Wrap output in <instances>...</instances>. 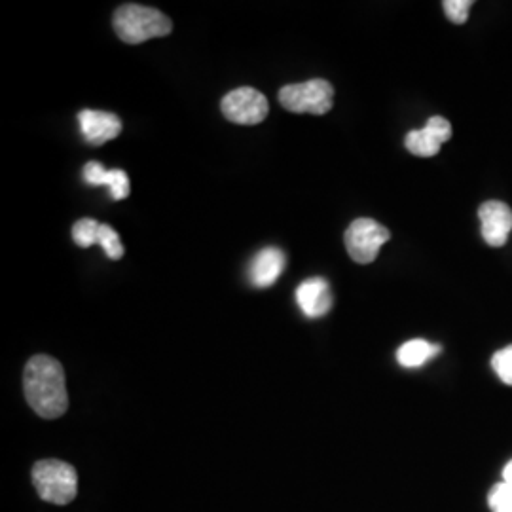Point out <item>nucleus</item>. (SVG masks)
Here are the masks:
<instances>
[{
  "instance_id": "obj_13",
  "label": "nucleus",
  "mask_w": 512,
  "mask_h": 512,
  "mask_svg": "<svg viewBox=\"0 0 512 512\" xmlns=\"http://www.w3.org/2000/svg\"><path fill=\"white\" fill-rule=\"evenodd\" d=\"M440 353V346H435L427 340H410L403 344L397 351V361L404 368H420L427 361H431L433 357H437Z\"/></svg>"
},
{
  "instance_id": "obj_6",
  "label": "nucleus",
  "mask_w": 512,
  "mask_h": 512,
  "mask_svg": "<svg viewBox=\"0 0 512 512\" xmlns=\"http://www.w3.org/2000/svg\"><path fill=\"white\" fill-rule=\"evenodd\" d=\"M222 114L226 120L241 124V126H256L266 120L270 105L264 93L255 88H238L234 92L226 93L220 103Z\"/></svg>"
},
{
  "instance_id": "obj_18",
  "label": "nucleus",
  "mask_w": 512,
  "mask_h": 512,
  "mask_svg": "<svg viewBox=\"0 0 512 512\" xmlns=\"http://www.w3.org/2000/svg\"><path fill=\"white\" fill-rule=\"evenodd\" d=\"M442 6H444V12L450 21H454L456 25H463L469 18L473 0H446Z\"/></svg>"
},
{
  "instance_id": "obj_8",
  "label": "nucleus",
  "mask_w": 512,
  "mask_h": 512,
  "mask_svg": "<svg viewBox=\"0 0 512 512\" xmlns=\"http://www.w3.org/2000/svg\"><path fill=\"white\" fill-rule=\"evenodd\" d=\"M482 238L492 247H503L512 232V211L507 203L486 202L478 209Z\"/></svg>"
},
{
  "instance_id": "obj_7",
  "label": "nucleus",
  "mask_w": 512,
  "mask_h": 512,
  "mask_svg": "<svg viewBox=\"0 0 512 512\" xmlns=\"http://www.w3.org/2000/svg\"><path fill=\"white\" fill-rule=\"evenodd\" d=\"M452 124L442 116H433L427 120L425 128L414 129L406 135L404 147L408 152L420 158H433L440 152V147L450 141Z\"/></svg>"
},
{
  "instance_id": "obj_15",
  "label": "nucleus",
  "mask_w": 512,
  "mask_h": 512,
  "mask_svg": "<svg viewBox=\"0 0 512 512\" xmlns=\"http://www.w3.org/2000/svg\"><path fill=\"white\" fill-rule=\"evenodd\" d=\"M103 247V251L107 253L112 260H120L124 256V247L120 243V236L114 228H110L109 224H101L99 230V243Z\"/></svg>"
},
{
  "instance_id": "obj_16",
  "label": "nucleus",
  "mask_w": 512,
  "mask_h": 512,
  "mask_svg": "<svg viewBox=\"0 0 512 512\" xmlns=\"http://www.w3.org/2000/svg\"><path fill=\"white\" fill-rule=\"evenodd\" d=\"M488 505L492 512H512V486L499 482L490 490Z\"/></svg>"
},
{
  "instance_id": "obj_12",
  "label": "nucleus",
  "mask_w": 512,
  "mask_h": 512,
  "mask_svg": "<svg viewBox=\"0 0 512 512\" xmlns=\"http://www.w3.org/2000/svg\"><path fill=\"white\" fill-rule=\"evenodd\" d=\"M84 181L90 186H109L112 200L120 202L129 196V177L122 169H110L107 171L99 162H90L84 167L82 173Z\"/></svg>"
},
{
  "instance_id": "obj_2",
  "label": "nucleus",
  "mask_w": 512,
  "mask_h": 512,
  "mask_svg": "<svg viewBox=\"0 0 512 512\" xmlns=\"http://www.w3.org/2000/svg\"><path fill=\"white\" fill-rule=\"evenodd\" d=\"M116 35L126 44H141L150 38L167 37L173 31L171 19L156 8L122 4L112 18Z\"/></svg>"
},
{
  "instance_id": "obj_10",
  "label": "nucleus",
  "mask_w": 512,
  "mask_h": 512,
  "mask_svg": "<svg viewBox=\"0 0 512 512\" xmlns=\"http://www.w3.org/2000/svg\"><path fill=\"white\" fill-rule=\"evenodd\" d=\"M296 302L302 313L311 319L323 317L332 308V293L327 279L311 277L296 289Z\"/></svg>"
},
{
  "instance_id": "obj_9",
  "label": "nucleus",
  "mask_w": 512,
  "mask_h": 512,
  "mask_svg": "<svg viewBox=\"0 0 512 512\" xmlns=\"http://www.w3.org/2000/svg\"><path fill=\"white\" fill-rule=\"evenodd\" d=\"M78 122H80L82 137L92 147H101V145L109 143V141L116 139L122 133V122L112 112L90 109L82 110L78 114Z\"/></svg>"
},
{
  "instance_id": "obj_5",
  "label": "nucleus",
  "mask_w": 512,
  "mask_h": 512,
  "mask_svg": "<svg viewBox=\"0 0 512 512\" xmlns=\"http://www.w3.org/2000/svg\"><path fill=\"white\" fill-rule=\"evenodd\" d=\"M391 239V232L380 222L372 219H357L346 230V247L357 264H370L376 260L382 245Z\"/></svg>"
},
{
  "instance_id": "obj_14",
  "label": "nucleus",
  "mask_w": 512,
  "mask_h": 512,
  "mask_svg": "<svg viewBox=\"0 0 512 512\" xmlns=\"http://www.w3.org/2000/svg\"><path fill=\"white\" fill-rule=\"evenodd\" d=\"M101 224L93 219H80L73 226L74 243L82 249H88L99 243Z\"/></svg>"
},
{
  "instance_id": "obj_1",
  "label": "nucleus",
  "mask_w": 512,
  "mask_h": 512,
  "mask_svg": "<svg viewBox=\"0 0 512 512\" xmlns=\"http://www.w3.org/2000/svg\"><path fill=\"white\" fill-rule=\"evenodd\" d=\"M23 389L29 406L44 420H57L69 408L65 370L50 355H35L23 372Z\"/></svg>"
},
{
  "instance_id": "obj_11",
  "label": "nucleus",
  "mask_w": 512,
  "mask_h": 512,
  "mask_svg": "<svg viewBox=\"0 0 512 512\" xmlns=\"http://www.w3.org/2000/svg\"><path fill=\"white\" fill-rule=\"evenodd\" d=\"M285 270V255L277 247H266L253 258L249 266V279L258 289L272 287Z\"/></svg>"
},
{
  "instance_id": "obj_3",
  "label": "nucleus",
  "mask_w": 512,
  "mask_h": 512,
  "mask_svg": "<svg viewBox=\"0 0 512 512\" xmlns=\"http://www.w3.org/2000/svg\"><path fill=\"white\" fill-rule=\"evenodd\" d=\"M33 484L40 499L54 505H69L78 494V475L73 465L59 459H42L33 467Z\"/></svg>"
},
{
  "instance_id": "obj_4",
  "label": "nucleus",
  "mask_w": 512,
  "mask_h": 512,
  "mask_svg": "<svg viewBox=\"0 0 512 512\" xmlns=\"http://www.w3.org/2000/svg\"><path fill=\"white\" fill-rule=\"evenodd\" d=\"M279 103L294 114L323 116L334 105V88L321 78L302 84H289L279 90Z\"/></svg>"
},
{
  "instance_id": "obj_19",
  "label": "nucleus",
  "mask_w": 512,
  "mask_h": 512,
  "mask_svg": "<svg viewBox=\"0 0 512 512\" xmlns=\"http://www.w3.org/2000/svg\"><path fill=\"white\" fill-rule=\"evenodd\" d=\"M503 482L512 486V459L505 465V469H503Z\"/></svg>"
},
{
  "instance_id": "obj_17",
  "label": "nucleus",
  "mask_w": 512,
  "mask_h": 512,
  "mask_svg": "<svg viewBox=\"0 0 512 512\" xmlns=\"http://www.w3.org/2000/svg\"><path fill=\"white\" fill-rule=\"evenodd\" d=\"M492 366L503 384L512 385V346L499 349L497 353H494Z\"/></svg>"
}]
</instances>
